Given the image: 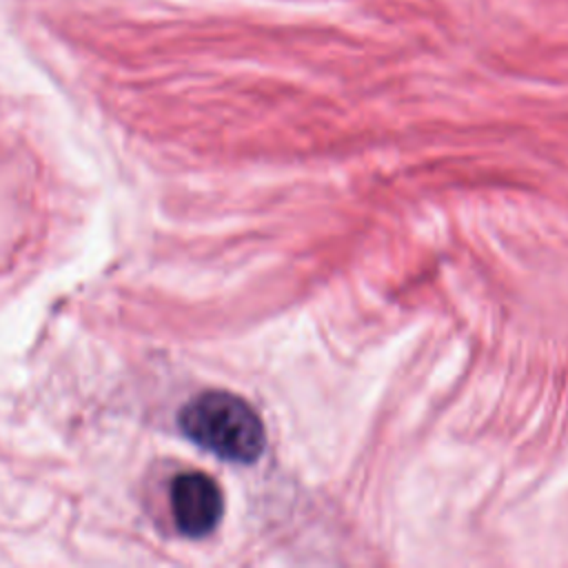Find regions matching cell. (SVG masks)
I'll use <instances>...</instances> for the list:
<instances>
[{
  "mask_svg": "<svg viewBox=\"0 0 568 568\" xmlns=\"http://www.w3.org/2000/svg\"><path fill=\"white\" fill-rule=\"evenodd\" d=\"M180 428L197 446L237 464L255 462L266 444L262 419L251 404L224 390L193 397L180 413Z\"/></svg>",
  "mask_w": 568,
  "mask_h": 568,
  "instance_id": "1",
  "label": "cell"
},
{
  "mask_svg": "<svg viewBox=\"0 0 568 568\" xmlns=\"http://www.w3.org/2000/svg\"><path fill=\"white\" fill-rule=\"evenodd\" d=\"M171 513L178 530L186 537L209 535L222 519L224 499L217 484L197 470L180 473L169 490Z\"/></svg>",
  "mask_w": 568,
  "mask_h": 568,
  "instance_id": "2",
  "label": "cell"
}]
</instances>
